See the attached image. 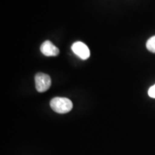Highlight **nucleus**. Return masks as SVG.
Here are the masks:
<instances>
[{
    "instance_id": "f03ea898",
    "label": "nucleus",
    "mask_w": 155,
    "mask_h": 155,
    "mask_svg": "<svg viewBox=\"0 0 155 155\" xmlns=\"http://www.w3.org/2000/svg\"><path fill=\"white\" fill-rule=\"evenodd\" d=\"M36 90L40 93L47 91L51 86V78L49 75L43 73H38L35 75Z\"/></svg>"
},
{
    "instance_id": "f257e3e1",
    "label": "nucleus",
    "mask_w": 155,
    "mask_h": 155,
    "mask_svg": "<svg viewBox=\"0 0 155 155\" xmlns=\"http://www.w3.org/2000/svg\"><path fill=\"white\" fill-rule=\"evenodd\" d=\"M50 107L58 114H66L72 110L73 103L71 100L63 97H55L50 101Z\"/></svg>"
},
{
    "instance_id": "39448f33",
    "label": "nucleus",
    "mask_w": 155,
    "mask_h": 155,
    "mask_svg": "<svg viewBox=\"0 0 155 155\" xmlns=\"http://www.w3.org/2000/svg\"><path fill=\"white\" fill-rule=\"evenodd\" d=\"M146 46L149 51L155 53V36L152 37L147 40Z\"/></svg>"
},
{
    "instance_id": "7ed1b4c3",
    "label": "nucleus",
    "mask_w": 155,
    "mask_h": 155,
    "mask_svg": "<svg viewBox=\"0 0 155 155\" xmlns=\"http://www.w3.org/2000/svg\"><path fill=\"white\" fill-rule=\"evenodd\" d=\"M72 50L75 55L82 60H86L90 57V50L86 44L82 42H76L73 44Z\"/></svg>"
},
{
    "instance_id": "20e7f679",
    "label": "nucleus",
    "mask_w": 155,
    "mask_h": 155,
    "mask_svg": "<svg viewBox=\"0 0 155 155\" xmlns=\"http://www.w3.org/2000/svg\"><path fill=\"white\" fill-rule=\"evenodd\" d=\"M40 51L45 56H57L60 53V50L55 45L49 40L44 42L40 46Z\"/></svg>"
},
{
    "instance_id": "423d86ee",
    "label": "nucleus",
    "mask_w": 155,
    "mask_h": 155,
    "mask_svg": "<svg viewBox=\"0 0 155 155\" xmlns=\"http://www.w3.org/2000/svg\"><path fill=\"white\" fill-rule=\"evenodd\" d=\"M148 94L151 98H155V84L154 86H152L151 88L149 89L148 91Z\"/></svg>"
}]
</instances>
